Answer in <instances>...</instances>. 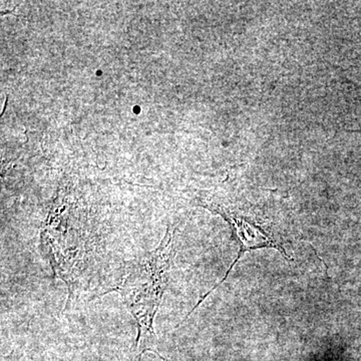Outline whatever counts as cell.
Wrapping results in <instances>:
<instances>
[{
  "label": "cell",
  "instance_id": "6da1fadb",
  "mask_svg": "<svg viewBox=\"0 0 361 361\" xmlns=\"http://www.w3.org/2000/svg\"><path fill=\"white\" fill-rule=\"evenodd\" d=\"M175 255V230L168 228L155 250L140 259L111 291L118 292L137 325V351L140 357L147 351H157L154 322L167 287L168 272Z\"/></svg>",
  "mask_w": 361,
  "mask_h": 361
},
{
  "label": "cell",
  "instance_id": "7a4b0ae2",
  "mask_svg": "<svg viewBox=\"0 0 361 361\" xmlns=\"http://www.w3.org/2000/svg\"><path fill=\"white\" fill-rule=\"evenodd\" d=\"M204 207L212 212L219 214L227 221L239 246L238 255L230 266L224 278L221 280L219 283L216 284L208 293L202 297L201 300L196 304L191 312L188 313L184 322H186L189 316L205 301L207 297L210 296L212 292L224 283L234 266L239 262L240 259L243 257L247 252L259 250V249H274V250L280 252L287 260H293L289 257L288 253H287L283 240L275 233L269 223L263 220V218L258 217L254 214L246 213L243 209L236 208V207L220 205V204H204Z\"/></svg>",
  "mask_w": 361,
  "mask_h": 361
}]
</instances>
